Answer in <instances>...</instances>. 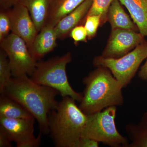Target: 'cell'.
<instances>
[{
	"instance_id": "22",
	"label": "cell",
	"mask_w": 147,
	"mask_h": 147,
	"mask_svg": "<svg viewBox=\"0 0 147 147\" xmlns=\"http://www.w3.org/2000/svg\"><path fill=\"white\" fill-rule=\"evenodd\" d=\"M100 23L101 17L99 15H87L84 27L86 30L89 39L94 36Z\"/></svg>"
},
{
	"instance_id": "21",
	"label": "cell",
	"mask_w": 147,
	"mask_h": 147,
	"mask_svg": "<svg viewBox=\"0 0 147 147\" xmlns=\"http://www.w3.org/2000/svg\"><path fill=\"white\" fill-rule=\"evenodd\" d=\"M0 42L9 34L11 31V22L9 10H0Z\"/></svg>"
},
{
	"instance_id": "27",
	"label": "cell",
	"mask_w": 147,
	"mask_h": 147,
	"mask_svg": "<svg viewBox=\"0 0 147 147\" xmlns=\"http://www.w3.org/2000/svg\"><path fill=\"white\" fill-rule=\"evenodd\" d=\"M139 77L143 81H147V59L139 71Z\"/></svg>"
},
{
	"instance_id": "26",
	"label": "cell",
	"mask_w": 147,
	"mask_h": 147,
	"mask_svg": "<svg viewBox=\"0 0 147 147\" xmlns=\"http://www.w3.org/2000/svg\"><path fill=\"white\" fill-rule=\"evenodd\" d=\"M18 0H0L1 10H9L17 4Z\"/></svg>"
},
{
	"instance_id": "12",
	"label": "cell",
	"mask_w": 147,
	"mask_h": 147,
	"mask_svg": "<svg viewBox=\"0 0 147 147\" xmlns=\"http://www.w3.org/2000/svg\"><path fill=\"white\" fill-rule=\"evenodd\" d=\"M92 0H86L76 9L67 15L55 27L58 39L63 40L88 14Z\"/></svg>"
},
{
	"instance_id": "24",
	"label": "cell",
	"mask_w": 147,
	"mask_h": 147,
	"mask_svg": "<svg viewBox=\"0 0 147 147\" xmlns=\"http://www.w3.org/2000/svg\"><path fill=\"white\" fill-rule=\"evenodd\" d=\"M99 143L90 138L81 137L76 144V147H98Z\"/></svg>"
},
{
	"instance_id": "8",
	"label": "cell",
	"mask_w": 147,
	"mask_h": 147,
	"mask_svg": "<svg viewBox=\"0 0 147 147\" xmlns=\"http://www.w3.org/2000/svg\"><path fill=\"white\" fill-rule=\"evenodd\" d=\"M34 118L9 119L0 117V129L4 130L17 147H37L40 145L41 134H34Z\"/></svg>"
},
{
	"instance_id": "11",
	"label": "cell",
	"mask_w": 147,
	"mask_h": 147,
	"mask_svg": "<svg viewBox=\"0 0 147 147\" xmlns=\"http://www.w3.org/2000/svg\"><path fill=\"white\" fill-rule=\"evenodd\" d=\"M57 39L55 27L49 25L43 27L29 50L32 57L36 61L41 59L56 47Z\"/></svg>"
},
{
	"instance_id": "17",
	"label": "cell",
	"mask_w": 147,
	"mask_h": 147,
	"mask_svg": "<svg viewBox=\"0 0 147 147\" xmlns=\"http://www.w3.org/2000/svg\"><path fill=\"white\" fill-rule=\"evenodd\" d=\"M0 117L9 119L34 118L24 106L5 95L0 97Z\"/></svg>"
},
{
	"instance_id": "9",
	"label": "cell",
	"mask_w": 147,
	"mask_h": 147,
	"mask_svg": "<svg viewBox=\"0 0 147 147\" xmlns=\"http://www.w3.org/2000/svg\"><path fill=\"white\" fill-rule=\"evenodd\" d=\"M144 37L140 32L132 30L122 29L112 30L102 56L113 58L122 57L144 42Z\"/></svg>"
},
{
	"instance_id": "5",
	"label": "cell",
	"mask_w": 147,
	"mask_h": 147,
	"mask_svg": "<svg viewBox=\"0 0 147 147\" xmlns=\"http://www.w3.org/2000/svg\"><path fill=\"white\" fill-rule=\"evenodd\" d=\"M117 109L111 106L87 115L82 137L90 138L112 147H127L128 139L119 132L115 124Z\"/></svg>"
},
{
	"instance_id": "15",
	"label": "cell",
	"mask_w": 147,
	"mask_h": 147,
	"mask_svg": "<svg viewBox=\"0 0 147 147\" xmlns=\"http://www.w3.org/2000/svg\"><path fill=\"white\" fill-rule=\"evenodd\" d=\"M130 13L139 32L147 36V0H119Z\"/></svg>"
},
{
	"instance_id": "14",
	"label": "cell",
	"mask_w": 147,
	"mask_h": 147,
	"mask_svg": "<svg viewBox=\"0 0 147 147\" xmlns=\"http://www.w3.org/2000/svg\"><path fill=\"white\" fill-rule=\"evenodd\" d=\"M86 0H52L46 24L55 27L62 18Z\"/></svg>"
},
{
	"instance_id": "2",
	"label": "cell",
	"mask_w": 147,
	"mask_h": 147,
	"mask_svg": "<svg viewBox=\"0 0 147 147\" xmlns=\"http://www.w3.org/2000/svg\"><path fill=\"white\" fill-rule=\"evenodd\" d=\"M85 85L79 108L87 115L100 112L111 106L124 103L123 88L109 69L97 67L83 80Z\"/></svg>"
},
{
	"instance_id": "1",
	"label": "cell",
	"mask_w": 147,
	"mask_h": 147,
	"mask_svg": "<svg viewBox=\"0 0 147 147\" xmlns=\"http://www.w3.org/2000/svg\"><path fill=\"white\" fill-rule=\"evenodd\" d=\"M1 94L5 95L24 106L39 125L40 133H49L48 115L57 108L59 92L34 82L28 75L13 77Z\"/></svg>"
},
{
	"instance_id": "13",
	"label": "cell",
	"mask_w": 147,
	"mask_h": 147,
	"mask_svg": "<svg viewBox=\"0 0 147 147\" xmlns=\"http://www.w3.org/2000/svg\"><path fill=\"white\" fill-rule=\"evenodd\" d=\"M52 0H18L26 7L38 32L45 26Z\"/></svg>"
},
{
	"instance_id": "10",
	"label": "cell",
	"mask_w": 147,
	"mask_h": 147,
	"mask_svg": "<svg viewBox=\"0 0 147 147\" xmlns=\"http://www.w3.org/2000/svg\"><path fill=\"white\" fill-rule=\"evenodd\" d=\"M11 32L21 37L30 49L38 34L34 22L26 7L18 3L9 9Z\"/></svg>"
},
{
	"instance_id": "25",
	"label": "cell",
	"mask_w": 147,
	"mask_h": 147,
	"mask_svg": "<svg viewBox=\"0 0 147 147\" xmlns=\"http://www.w3.org/2000/svg\"><path fill=\"white\" fill-rule=\"evenodd\" d=\"M12 142L5 131L0 129V147H12Z\"/></svg>"
},
{
	"instance_id": "20",
	"label": "cell",
	"mask_w": 147,
	"mask_h": 147,
	"mask_svg": "<svg viewBox=\"0 0 147 147\" xmlns=\"http://www.w3.org/2000/svg\"><path fill=\"white\" fill-rule=\"evenodd\" d=\"M114 0H92L91 6L87 15H99L103 23L108 16V10Z\"/></svg>"
},
{
	"instance_id": "16",
	"label": "cell",
	"mask_w": 147,
	"mask_h": 147,
	"mask_svg": "<svg viewBox=\"0 0 147 147\" xmlns=\"http://www.w3.org/2000/svg\"><path fill=\"white\" fill-rule=\"evenodd\" d=\"M108 17L112 30L122 29L135 31L139 30L125 13L119 0H114L111 4L108 10Z\"/></svg>"
},
{
	"instance_id": "23",
	"label": "cell",
	"mask_w": 147,
	"mask_h": 147,
	"mask_svg": "<svg viewBox=\"0 0 147 147\" xmlns=\"http://www.w3.org/2000/svg\"><path fill=\"white\" fill-rule=\"evenodd\" d=\"M69 35L75 42H86L88 34L84 26H77L72 29Z\"/></svg>"
},
{
	"instance_id": "19",
	"label": "cell",
	"mask_w": 147,
	"mask_h": 147,
	"mask_svg": "<svg viewBox=\"0 0 147 147\" xmlns=\"http://www.w3.org/2000/svg\"><path fill=\"white\" fill-rule=\"evenodd\" d=\"M12 73L7 55L1 49L0 50V92L10 83L12 79Z\"/></svg>"
},
{
	"instance_id": "7",
	"label": "cell",
	"mask_w": 147,
	"mask_h": 147,
	"mask_svg": "<svg viewBox=\"0 0 147 147\" xmlns=\"http://www.w3.org/2000/svg\"><path fill=\"white\" fill-rule=\"evenodd\" d=\"M0 46L7 55L13 77L31 76L37 61L32 57L24 40L11 32L0 42Z\"/></svg>"
},
{
	"instance_id": "6",
	"label": "cell",
	"mask_w": 147,
	"mask_h": 147,
	"mask_svg": "<svg viewBox=\"0 0 147 147\" xmlns=\"http://www.w3.org/2000/svg\"><path fill=\"white\" fill-rule=\"evenodd\" d=\"M147 58V42H143L132 51L119 58L96 57L93 64L110 70L123 88L131 83L142 62Z\"/></svg>"
},
{
	"instance_id": "3",
	"label": "cell",
	"mask_w": 147,
	"mask_h": 147,
	"mask_svg": "<svg viewBox=\"0 0 147 147\" xmlns=\"http://www.w3.org/2000/svg\"><path fill=\"white\" fill-rule=\"evenodd\" d=\"M70 97H63L57 108L48 115L49 133L57 147H76L82 132L87 115Z\"/></svg>"
},
{
	"instance_id": "18",
	"label": "cell",
	"mask_w": 147,
	"mask_h": 147,
	"mask_svg": "<svg viewBox=\"0 0 147 147\" xmlns=\"http://www.w3.org/2000/svg\"><path fill=\"white\" fill-rule=\"evenodd\" d=\"M125 131L131 141L127 147H147V112L138 123L127 124Z\"/></svg>"
},
{
	"instance_id": "4",
	"label": "cell",
	"mask_w": 147,
	"mask_h": 147,
	"mask_svg": "<svg viewBox=\"0 0 147 147\" xmlns=\"http://www.w3.org/2000/svg\"><path fill=\"white\" fill-rule=\"evenodd\" d=\"M71 61V54L67 53L60 57L37 62L30 78L36 84L57 91L62 97L69 96L80 102L83 94L73 89L67 75L66 66Z\"/></svg>"
}]
</instances>
